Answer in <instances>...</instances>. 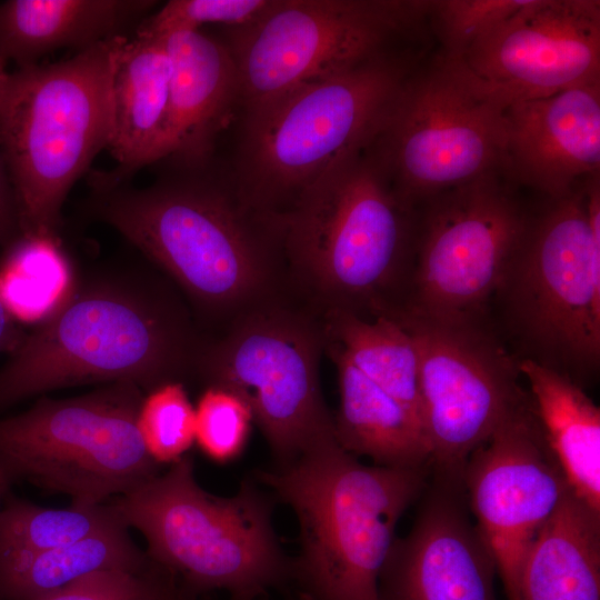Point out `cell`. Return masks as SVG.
I'll return each instance as SVG.
<instances>
[{
	"label": "cell",
	"mask_w": 600,
	"mask_h": 600,
	"mask_svg": "<svg viewBox=\"0 0 600 600\" xmlns=\"http://www.w3.org/2000/svg\"><path fill=\"white\" fill-rule=\"evenodd\" d=\"M291 268L328 304L363 317L401 310L412 272L418 207L372 146L337 161L288 207L263 213Z\"/></svg>",
	"instance_id": "obj_1"
},
{
	"label": "cell",
	"mask_w": 600,
	"mask_h": 600,
	"mask_svg": "<svg viewBox=\"0 0 600 600\" xmlns=\"http://www.w3.org/2000/svg\"><path fill=\"white\" fill-rule=\"evenodd\" d=\"M201 342L183 309L137 272L78 281L0 370V408L66 387L130 381L151 391L196 370Z\"/></svg>",
	"instance_id": "obj_2"
},
{
	"label": "cell",
	"mask_w": 600,
	"mask_h": 600,
	"mask_svg": "<svg viewBox=\"0 0 600 600\" xmlns=\"http://www.w3.org/2000/svg\"><path fill=\"white\" fill-rule=\"evenodd\" d=\"M208 167L177 168L178 174L147 188L124 182L91 190V210L202 311L242 316L271 303L278 242L262 214L241 201L232 183L211 177Z\"/></svg>",
	"instance_id": "obj_3"
},
{
	"label": "cell",
	"mask_w": 600,
	"mask_h": 600,
	"mask_svg": "<svg viewBox=\"0 0 600 600\" xmlns=\"http://www.w3.org/2000/svg\"><path fill=\"white\" fill-rule=\"evenodd\" d=\"M430 472L363 464L334 437L258 472L298 518L301 550L292 579L303 600H380L379 579L397 523Z\"/></svg>",
	"instance_id": "obj_4"
},
{
	"label": "cell",
	"mask_w": 600,
	"mask_h": 600,
	"mask_svg": "<svg viewBox=\"0 0 600 600\" xmlns=\"http://www.w3.org/2000/svg\"><path fill=\"white\" fill-rule=\"evenodd\" d=\"M127 36L18 68L0 100V150L21 234L58 237L62 204L112 136V82Z\"/></svg>",
	"instance_id": "obj_5"
},
{
	"label": "cell",
	"mask_w": 600,
	"mask_h": 600,
	"mask_svg": "<svg viewBox=\"0 0 600 600\" xmlns=\"http://www.w3.org/2000/svg\"><path fill=\"white\" fill-rule=\"evenodd\" d=\"M410 64L384 52L243 111L233 187L259 213L283 210L342 158L373 144Z\"/></svg>",
	"instance_id": "obj_6"
},
{
	"label": "cell",
	"mask_w": 600,
	"mask_h": 600,
	"mask_svg": "<svg viewBox=\"0 0 600 600\" xmlns=\"http://www.w3.org/2000/svg\"><path fill=\"white\" fill-rule=\"evenodd\" d=\"M530 214L494 294L520 350L580 387L600 364V174Z\"/></svg>",
	"instance_id": "obj_7"
},
{
	"label": "cell",
	"mask_w": 600,
	"mask_h": 600,
	"mask_svg": "<svg viewBox=\"0 0 600 600\" xmlns=\"http://www.w3.org/2000/svg\"><path fill=\"white\" fill-rule=\"evenodd\" d=\"M146 538L149 554L193 592L223 590L230 600H258L292 579L272 526V506L251 482L232 497L197 483L189 456L176 460L109 506Z\"/></svg>",
	"instance_id": "obj_8"
},
{
	"label": "cell",
	"mask_w": 600,
	"mask_h": 600,
	"mask_svg": "<svg viewBox=\"0 0 600 600\" xmlns=\"http://www.w3.org/2000/svg\"><path fill=\"white\" fill-rule=\"evenodd\" d=\"M142 389L117 381L70 399H39L30 409L0 419V463L71 507L100 506L157 476L138 428Z\"/></svg>",
	"instance_id": "obj_9"
},
{
	"label": "cell",
	"mask_w": 600,
	"mask_h": 600,
	"mask_svg": "<svg viewBox=\"0 0 600 600\" xmlns=\"http://www.w3.org/2000/svg\"><path fill=\"white\" fill-rule=\"evenodd\" d=\"M429 1L271 0L253 21L227 28L242 111L382 54Z\"/></svg>",
	"instance_id": "obj_10"
},
{
	"label": "cell",
	"mask_w": 600,
	"mask_h": 600,
	"mask_svg": "<svg viewBox=\"0 0 600 600\" xmlns=\"http://www.w3.org/2000/svg\"><path fill=\"white\" fill-rule=\"evenodd\" d=\"M506 108L444 54L407 78L372 149L399 193L428 198L504 172Z\"/></svg>",
	"instance_id": "obj_11"
},
{
	"label": "cell",
	"mask_w": 600,
	"mask_h": 600,
	"mask_svg": "<svg viewBox=\"0 0 600 600\" xmlns=\"http://www.w3.org/2000/svg\"><path fill=\"white\" fill-rule=\"evenodd\" d=\"M324 341L313 320L269 303L238 317L224 337L203 343L196 370L208 387L247 403L283 464L334 437L319 383Z\"/></svg>",
	"instance_id": "obj_12"
},
{
	"label": "cell",
	"mask_w": 600,
	"mask_h": 600,
	"mask_svg": "<svg viewBox=\"0 0 600 600\" xmlns=\"http://www.w3.org/2000/svg\"><path fill=\"white\" fill-rule=\"evenodd\" d=\"M500 173L439 192L418 206L413 267L398 313L482 319L531 214Z\"/></svg>",
	"instance_id": "obj_13"
},
{
	"label": "cell",
	"mask_w": 600,
	"mask_h": 600,
	"mask_svg": "<svg viewBox=\"0 0 600 600\" xmlns=\"http://www.w3.org/2000/svg\"><path fill=\"white\" fill-rule=\"evenodd\" d=\"M392 318L411 334L418 351L431 474L462 481L471 452L530 400L518 382V359L482 319Z\"/></svg>",
	"instance_id": "obj_14"
},
{
	"label": "cell",
	"mask_w": 600,
	"mask_h": 600,
	"mask_svg": "<svg viewBox=\"0 0 600 600\" xmlns=\"http://www.w3.org/2000/svg\"><path fill=\"white\" fill-rule=\"evenodd\" d=\"M468 509L491 551L507 599L540 530L571 491L530 400L471 452L462 474Z\"/></svg>",
	"instance_id": "obj_15"
},
{
	"label": "cell",
	"mask_w": 600,
	"mask_h": 600,
	"mask_svg": "<svg viewBox=\"0 0 600 600\" xmlns=\"http://www.w3.org/2000/svg\"><path fill=\"white\" fill-rule=\"evenodd\" d=\"M446 57L506 109L600 83V2L528 0L463 53Z\"/></svg>",
	"instance_id": "obj_16"
},
{
	"label": "cell",
	"mask_w": 600,
	"mask_h": 600,
	"mask_svg": "<svg viewBox=\"0 0 600 600\" xmlns=\"http://www.w3.org/2000/svg\"><path fill=\"white\" fill-rule=\"evenodd\" d=\"M410 531L394 539L380 600H497V566L468 509L462 481L430 474Z\"/></svg>",
	"instance_id": "obj_17"
},
{
	"label": "cell",
	"mask_w": 600,
	"mask_h": 600,
	"mask_svg": "<svg viewBox=\"0 0 600 600\" xmlns=\"http://www.w3.org/2000/svg\"><path fill=\"white\" fill-rule=\"evenodd\" d=\"M504 173L548 199L570 193L600 171V83L506 109Z\"/></svg>",
	"instance_id": "obj_18"
},
{
	"label": "cell",
	"mask_w": 600,
	"mask_h": 600,
	"mask_svg": "<svg viewBox=\"0 0 600 600\" xmlns=\"http://www.w3.org/2000/svg\"><path fill=\"white\" fill-rule=\"evenodd\" d=\"M172 70L167 118L154 162L209 166L221 132L242 107L233 58L223 41L200 30L163 36Z\"/></svg>",
	"instance_id": "obj_19"
},
{
	"label": "cell",
	"mask_w": 600,
	"mask_h": 600,
	"mask_svg": "<svg viewBox=\"0 0 600 600\" xmlns=\"http://www.w3.org/2000/svg\"><path fill=\"white\" fill-rule=\"evenodd\" d=\"M164 38L137 29L121 47L112 82V136L108 149L117 161L109 172L90 174L91 189L124 183L154 163L163 131L171 80Z\"/></svg>",
	"instance_id": "obj_20"
},
{
	"label": "cell",
	"mask_w": 600,
	"mask_h": 600,
	"mask_svg": "<svg viewBox=\"0 0 600 600\" xmlns=\"http://www.w3.org/2000/svg\"><path fill=\"white\" fill-rule=\"evenodd\" d=\"M148 0H9L0 4V54L19 68L61 48L78 51L124 36L156 6Z\"/></svg>",
	"instance_id": "obj_21"
},
{
	"label": "cell",
	"mask_w": 600,
	"mask_h": 600,
	"mask_svg": "<svg viewBox=\"0 0 600 600\" xmlns=\"http://www.w3.org/2000/svg\"><path fill=\"white\" fill-rule=\"evenodd\" d=\"M329 352L339 376L340 408L333 418L339 446L377 466L431 470L430 449L417 417L360 372L336 344Z\"/></svg>",
	"instance_id": "obj_22"
},
{
	"label": "cell",
	"mask_w": 600,
	"mask_h": 600,
	"mask_svg": "<svg viewBox=\"0 0 600 600\" xmlns=\"http://www.w3.org/2000/svg\"><path fill=\"white\" fill-rule=\"evenodd\" d=\"M516 600H600V512L572 491L527 552Z\"/></svg>",
	"instance_id": "obj_23"
},
{
	"label": "cell",
	"mask_w": 600,
	"mask_h": 600,
	"mask_svg": "<svg viewBox=\"0 0 600 600\" xmlns=\"http://www.w3.org/2000/svg\"><path fill=\"white\" fill-rule=\"evenodd\" d=\"M544 437L572 493L600 512V409L568 376L518 359Z\"/></svg>",
	"instance_id": "obj_24"
},
{
	"label": "cell",
	"mask_w": 600,
	"mask_h": 600,
	"mask_svg": "<svg viewBox=\"0 0 600 600\" xmlns=\"http://www.w3.org/2000/svg\"><path fill=\"white\" fill-rule=\"evenodd\" d=\"M144 560L124 524L27 558L0 563V599L38 600L103 571L141 572Z\"/></svg>",
	"instance_id": "obj_25"
},
{
	"label": "cell",
	"mask_w": 600,
	"mask_h": 600,
	"mask_svg": "<svg viewBox=\"0 0 600 600\" xmlns=\"http://www.w3.org/2000/svg\"><path fill=\"white\" fill-rule=\"evenodd\" d=\"M323 330L329 342L360 372L421 423L418 351L411 334L396 319L377 317L370 321L348 311L330 310Z\"/></svg>",
	"instance_id": "obj_26"
},
{
	"label": "cell",
	"mask_w": 600,
	"mask_h": 600,
	"mask_svg": "<svg viewBox=\"0 0 600 600\" xmlns=\"http://www.w3.org/2000/svg\"><path fill=\"white\" fill-rule=\"evenodd\" d=\"M78 281L58 237L19 234L0 260V298L16 322L38 326L57 313Z\"/></svg>",
	"instance_id": "obj_27"
},
{
	"label": "cell",
	"mask_w": 600,
	"mask_h": 600,
	"mask_svg": "<svg viewBox=\"0 0 600 600\" xmlns=\"http://www.w3.org/2000/svg\"><path fill=\"white\" fill-rule=\"evenodd\" d=\"M123 524L109 506L46 509L13 502L0 509V563L27 558Z\"/></svg>",
	"instance_id": "obj_28"
},
{
	"label": "cell",
	"mask_w": 600,
	"mask_h": 600,
	"mask_svg": "<svg viewBox=\"0 0 600 600\" xmlns=\"http://www.w3.org/2000/svg\"><path fill=\"white\" fill-rule=\"evenodd\" d=\"M138 428L153 460L174 462L196 440V412L179 381L166 382L143 398Z\"/></svg>",
	"instance_id": "obj_29"
},
{
	"label": "cell",
	"mask_w": 600,
	"mask_h": 600,
	"mask_svg": "<svg viewBox=\"0 0 600 600\" xmlns=\"http://www.w3.org/2000/svg\"><path fill=\"white\" fill-rule=\"evenodd\" d=\"M196 441L212 460L224 462L243 449L253 419L247 403L219 387H208L198 401Z\"/></svg>",
	"instance_id": "obj_30"
},
{
	"label": "cell",
	"mask_w": 600,
	"mask_h": 600,
	"mask_svg": "<svg viewBox=\"0 0 600 600\" xmlns=\"http://www.w3.org/2000/svg\"><path fill=\"white\" fill-rule=\"evenodd\" d=\"M271 0H171L148 16L138 29L158 36L200 30L204 24L244 26L258 18Z\"/></svg>",
	"instance_id": "obj_31"
},
{
	"label": "cell",
	"mask_w": 600,
	"mask_h": 600,
	"mask_svg": "<svg viewBox=\"0 0 600 600\" xmlns=\"http://www.w3.org/2000/svg\"><path fill=\"white\" fill-rule=\"evenodd\" d=\"M528 0H439L430 1L429 13L437 22L444 54L458 57L473 41L514 13Z\"/></svg>",
	"instance_id": "obj_32"
},
{
	"label": "cell",
	"mask_w": 600,
	"mask_h": 600,
	"mask_svg": "<svg viewBox=\"0 0 600 600\" xmlns=\"http://www.w3.org/2000/svg\"><path fill=\"white\" fill-rule=\"evenodd\" d=\"M176 592L163 578L114 570L91 574L38 600H164Z\"/></svg>",
	"instance_id": "obj_33"
},
{
	"label": "cell",
	"mask_w": 600,
	"mask_h": 600,
	"mask_svg": "<svg viewBox=\"0 0 600 600\" xmlns=\"http://www.w3.org/2000/svg\"><path fill=\"white\" fill-rule=\"evenodd\" d=\"M20 234L19 216L9 171L0 150V247Z\"/></svg>",
	"instance_id": "obj_34"
},
{
	"label": "cell",
	"mask_w": 600,
	"mask_h": 600,
	"mask_svg": "<svg viewBox=\"0 0 600 600\" xmlns=\"http://www.w3.org/2000/svg\"><path fill=\"white\" fill-rule=\"evenodd\" d=\"M23 337L20 334L16 320L11 317L0 298V352H12Z\"/></svg>",
	"instance_id": "obj_35"
},
{
	"label": "cell",
	"mask_w": 600,
	"mask_h": 600,
	"mask_svg": "<svg viewBox=\"0 0 600 600\" xmlns=\"http://www.w3.org/2000/svg\"><path fill=\"white\" fill-rule=\"evenodd\" d=\"M6 64L7 60L0 54V100L4 93L10 77V73L7 71Z\"/></svg>",
	"instance_id": "obj_36"
},
{
	"label": "cell",
	"mask_w": 600,
	"mask_h": 600,
	"mask_svg": "<svg viewBox=\"0 0 600 600\" xmlns=\"http://www.w3.org/2000/svg\"><path fill=\"white\" fill-rule=\"evenodd\" d=\"M12 477L10 473L6 470V468L0 463V497L6 491L10 480Z\"/></svg>",
	"instance_id": "obj_37"
},
{
	"label": "cell",
	"mask_w": 600,
	"mask_h": 600,
	"mask_svg": "<svg viewBox=\"0 0 600 600\" xmlns=\"http://www.w3.org/2000/svg\"><path fill=\"white\" fill-rule=\"evenodd\" d=\"M164 600H190V599L186 598V597L182 596V594H178V593H177V594L171 596V597H169V598H167V599H164Z\"/></svg>",
	"instance_id": "obj_38"
}]
</instances>
